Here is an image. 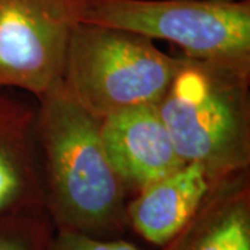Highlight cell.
Listing matches in <instances>:
<instances>
[{
  "label": "cell",
  "mask_w": 250,
  "mask_h": 250,
  "mask_svg": "<svg viewBox=\"0 0 250 250\" xmlns=\"http://www.w3.org/2000/svg\"><path fill=\"white\" fill-rule=\"evenodd\" d=\"M35 132L43 208L54 231L123 238L129 195L106 156L100 120L60 82L38 99Z\"/></svg>",
  "instance_id": "6da1fadb"
},
{
  "label": "cell",
  "mask_w": 250,
  "mask_h": 250,
  "mask_svg": "<svg viewBox=\"0 0 250 250\" xmlns=\"http://www.w3.org/2000/svg\"><path fill=\"white\" fill-rule=\"evenodd\" d=\"M156 107L182 160L211 182L249 171V68L181 54Z\"/></svg>",
  "instance_id": "7a4b0ae2"
},
{
  "label": "cell",
  "mask_w": 250,
  "mask_h": 250,
  "mask_svg": "<svg viewBox=\"0 0 250 250\" xmlns=\"http://www.w3.org/2000/svg\"><path fill=\"white\" fill-rule=\"evenodd\" d=\"M179 62L181 54L161 52L146 36L77 22L68 41L62 85L102 121L126 108L156 106Z\"/></svg>",
  "instance_id": "3957f363"
},
{
  "label": "cell",
  "mask_w": 250,
  "mask_h": 250,
  "mask_svg": "<svg viewBox=\"0 0 250 250\" xmlns=\"http://www.w3.org/2000/svg\"><path fill=\"white\" fill-rule=\"evenodd\" d=\"M75 21L163 39L250 70V0H74Z\"/></svg>",
  "instance_id": "277c9868"
},
{
  "label": "cell",
  "mask_w": 250,
  "mask_h": 250,
  "mask_svg": "<svg viewBox=\"0 0 250 250\" xmlns=\"http://www.w3.org/2000/svg\"><path fill=\"white\" fill-rule=\"evenodd\" d=\"M74 0H0V89L41 99L62 82Z\"/></svg>",
  "instance_id": "5b68a950"
},
{
  "label": "cell",
  "mask_w": 250,
  "mask_h": 250,
  "mask_svg": "<svg viewBox=\"0 0 250 250\" xmlns=\"http://www.w3.org/2000/svg\"><path fill=\"white\" fill-rule=\"evenodd\" d=\"M100 135L108 161L128 195L187 164L154 104L126 108L103 118Z\"/></svg>",
  "instance_id": "8992f818"
},
{
  "label": "cell",
  "mask_w": 250,
  "mask_h": 250,
  "mask_svg": "<svg viewBox=\"0 0 250 250\" xmlns=\"http://www.w3.org/2000/svg\"><path fill=\"white\" fill-rule=\"evenodd\" d=\"M36 104L0 89V220L43 208Z\"/></svg>",
  "instance_id": "52a82bcc"
},
{
  "label": "cell",
  "mask_w": 250,
  "mask_h": 250,
  "mask_svg": "<svg viewBox=\"0 0 250 250\" xmlns=\"http://www.w3.org/2000/svg\"><path fill=\"white\" fill-rule=\"evenodd\" d=\"M211 184L203 167L184 164L128 199V229L163 248L196 213Z\"/></svg>",
  "instance_id": "ba28073f"
},
{
  "label": "cell",
  "mask_w": 250,
  "mask_h": 250,
  "mask_svg": "<svg viewBox=\"0 0 250 250\" xmlns=\"http://www.w3.org/2000/svg\"><path fill=\"white\" fill-rule=\"evenodd\" d=\"M161 250H250V174L211 184L203 203Z\"/></svg>",
  "instance_id": "9c48e42d"
},
{
  "label": "cell",
  "mask_w": 250,
  "mask_h": 250,
  "mask_svg": "<svg viewBox=\"0 0 250 250\" xmlns=\"http://www.w3.org/2000/svg\"><path fill=\"white\" fill-rule=\"evenodd\" d=\"M54 228L45 210L0 220V250H49Z\"/></svg>",
  "instance_id": "30bf717a"
},
{
  "label": "cell",
  "mask_w": 250,
  "mask_h": 250,
  "mask_svg": "<svg viewBox=\"0 0 250 250\" xmlns=\"http://www.w3.org/2000/svg\"><path fill=\"white\" fill-rule=\"evenodd\" d=\"M49 250H143L124 238L102 239L72 231H54Z\"/></svg>",
  "instance_id": "8fae6325"
}]
</instances>
